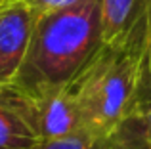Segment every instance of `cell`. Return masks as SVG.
Masks as SVG:
<instances>
[{"label": "cell", "mask_w": 151, "mask_h": 149, "mask_svg": "<svg viewBox=\"0 0 151 149\" xmlns=\"http://www.w3.org/2000/svg\"><path fill=\"white\" fill-rule=\"evenodd\" d=\"M101 0H78L37 17L27 56L14 82L38 100L65 90L103 46Z\"/></svg>", "instance_id": "6da1fadb"}, {"label": "cell", "mask_w": 151, "mask_h": 149, "mask_svg": "<svg viewBox=\"0 0 151 149\" xmlns=\"http://www.w3.org/2000/svg\"><path fill=\"white\" fill-rule=\"evenodd\" d=\"M147 31L149 19L122 46L103 44L65 88L75 100L81 128L94 138L109 134L136 109L140 59Z\"/></svg>", "instance_id": "7a4b0ae2"}, {"label": "cell", "mask_w": 151, "mask_h": 149, "mask_svg": "<svg viewBox=\"0 0 151 149\" xmlns=\"http://www.w3.org/2000/svg\"><path fill=\"white\" fill-rule=\"evenodd\" d=\"M40 142L37 100L15 84H0V149H33Z\"/></svg>", "instance_id": "3957f363"}, {"label": "cell", "mask_w": 151, "mask_h": 149, "mask_svg": "<svg viewBox=\"0 0 151 149\" xmlns=\"http://www.w3.org/2000/svg\"><path fill=\"white\" fill-rule=\"evenodd\" d=\"M37 14L23 0L0 4V84L14 82L27 56Z\"/></svg>", "instance_id": "277c9868"}, {"label": "cell", "mask_w": 151, "mask_h": 149, "mask_svg": "<svg viewBox=\"0 0 151 149\" xmlns=\"http://www.w3.org/2000/svg\"><path fill=\"white\" fill-rule=\"evenodd\" d=\"M149 19V0H101L100 27L105 46H122Z\"/></svg>", "instance_id": "5b68a950"}, {"label": "cell", "mask_w": 151, "mask_h": 149, "mask_svg": "<svg viewBox=\"0 0 151 149\" xmlns=\"http://www.w3.org/2000/svg\"><path fill=\"white\" fill-rule=\"evenodd\" d=\"M38 107V130L40 140L61 138L81 130V119L75 100L67 90L48 94L37 100Z\"/></svg>", "instance_id": "8992f818"}, {"label": "cell", "mask_w": 151, "mask_h": 149, "mask_svg": "<svg viewBox=\"0 0 151 149\" xmlns=\"http://www.w3.org/2000/svg\"><path fill=\"white\" fill-rule=\"evenodd\" d=\"M92 149H151L145 115L130 113L109 134L94 140Z\"/></svg>", "instance_id": "52a82bcc"}, {"label": "cell", "mask_w": 151, "mask_h": 149, "mask_svg": "<svg viewBox=\"0 0 151 149\" xmlns=\"http://www.w3.org/2000/svg\"><path fill=\"white\" fill-rule=\"evenodd\" d=\"M149 105H151V17H149V31H147V37H145L144 52H142V59H140V78H138L136 109H134V113L145 115Z\"/></svg>", "instance_id": "ba28073f"}, {"label": "cell", "mask_w": 151, "mask_h": 149, "mask_svg": "<svg viewBox=\"0 0 151 149\" xmlns=\"http://www.w3.org/2000/svg\"><path fill=\"white\" fill-rule=\"evenodd\" d=\"M94 136L88 130L81 128V130L73 132V134L61 136V138H48L40 140L33 149H92Z\"/></svg>", "instance_id": "9c48e42d"}, {"label": "cell", "mask_w": 151, "mask_h": 149, "mask_svg": "<svg viewBox=\"0 0 151 149\" xmlns=\"http://www.w3.org/2000/svg\"><path fill=\"white\" fill-rule=\"evenodd\" d=\"M23 2L37 14V17H40V15L55 11V10H59V8L71 6V4L78 2V0H23Z\"/></svg>", "instance_id": "30bf717a"}, {"label": "cell", "mask_w": 151, "mask_h": 149, "mask_svg": "<svg viewBox=\"0 0 151 149\" xmlns=\"http://www.w3.org/2000/svg\"><path fill=\"white\" fill-rule=\"evenodd\" d=\"M145 120H147V132H149V140H151V105L145 111Z\"/></svg>", "instance_id": "8fae6325"}, {"label": "cell", "mask_w": 151, "mask_h": 149, "mask_svg": "<svg viewBox=\"0 0 151 149\" xmlns=\"http://www.w3.org/2000/svg\"><path fill=\"white\" fill-rule=\"evenodd\" d=\"M4 2H8V0H0V4H4Z\"/></svg>", "instance_id": "7c38bea8"}]
</instances>
